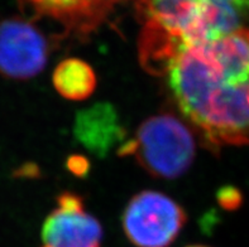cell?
I'll list each match as a JSON object with an SVG mask.
<instances>
[{"label":"cell","instance_id":"cell-12","mask_svg":"<svg viewBox=\"0 0 249 247\" xmlns=\"http://www.w3.org/2000/svg\"><path fill=\"white\" fill-rule=\"evenodd\" d=\"M189 247H206V246H201V245H195V246H189Z\"/></svg>","mask_w":249,"mask_h":247},{"label":"cell","instance_id":"cell-10","mask_svg":"<svg viewBox=\"0 0 249 247\" xmlns=\"http://www.w3.org/2000/svg\"><path fill=\"white\" fill-rule=\"evenodd\" d=\"M67 169L76 177H85L90 170V164L86 158L81 155H72L67 159Z\"/></svg>","mask_w":249,"mask_h":247},{"label":"cell","instance_id":"cell-8","mask_svg":"<svg viewBox=\"0 0 249 247\" xmlns=\"http://www.w3.org/2000/svg\"><path fill=\"white\" fill-rule=\"evenodd\" d=\"M56 91L67 100L81 101L92 95L96 75L92 67L79 58H67L57 65L52 75Z\"/></svg>","mask_w":249,"mask_h":247},{"label":"cell","instance_id":"cell-5","mask_svg":"<svg viewBox=\"0 0 249 247\" xmlns=\"http://www.w3.org/2000/svg\"><path fill=\"white\" fill-rule=\"evenodd\" d=\"M42 247H100L103 229L79 194L65 192L42 227Z\"/></svg>","mask_w":249,"mask_h":247},{"label":"cell","instance_id":"cell-3","mask_svg":"<svg viewBox=\"0 0 249 247\" xmlns=\"http://www.w3.org/2000/svg\"><path fill=\"white\" fill-rule=\"evenodd\" d=\"M186 223L182 207L166 194L143 191L129 200L122 225L126 237L137 247H167Z\"/></svg>","mask_w":249,"mask_h":247},{"label":"cell","instance_id":"cell-6","mask_svg":"<svg viewBox=\"0 0 249 247\" xmlns=\"http://www.w3.org/2000/svg\"><path fill=\"white\" fill-rule=\"evenodd\" d=\"M38 16L60 24L65 33L86 37L107 22L122 0H27Z\"/></svg>","mask_w":249,"mask_h":247},{"label":"cell","instance_id":"cell-1","mask_svg":"<svg viewBox=\"0 0 249 247\" xmlns=\"http://www.w3.org/2000/svg\"><path fill=\"white\" fill-rule=\"evenodd\" d=\"M139 52L149 72L166 77L178 109L208 145H249L248 28L193 44L153 32Z\"/></svg>","mask_w":249,"mask_h":247},{"label":"cell","instance_id":"cell-7","mask_svg":"<svg viewBox=\"0 0 249 247\" xmlns=\"http://www.w3.org/2000/svg\"><path fill=\"white\" fill-rule=\"evenodd\" d=\"M76 139L89 151L105 157L110 149L124 140L125 129L113 105L95 103L77 113L73 126Z\"/></svg>","mask_w":249,"mask_h":247},{"label":"cell","instance_id":"cell-4","mask_svg":"<svg viewBox=\"0 0 249 247\" xmlns=\"http://www.w3.org/2000/svg\"><path fill=\"white\" fill-rule=\"evenodd\" d=\"M50 56V44L39 29L23 18L0 20V75L29 80L41 73Z\"/></svg>","mask_w":249,"mask_h":247},{"label":"cell","instance_id":"cell-11","mask_svg":"<svg viewBox=\"0 0 249 247\" xmlns=\"http://www.w3.org/2000/svg\"><path fill=\"white\" fill-rule=\"evenodd\" d=\"M219 202L225 208H233V207H235L239 203V194H233V189L231 188L221 189L220 193H219Z\"/></svg>","mask_w":249,"mask_h":247},{"label":"cell","instance_id":"cell-9","mask_svg":"<svg viewBox=\"0 0 249 247\" xmlns=\"http://www.w3.org/2000/svg\"><path fill=\"white\" fill-rule=\"evenodd\" d=\"M200 9L218 24L224 33L244 28L249 20V0H183Z\"/></svg>","mask_w":249,"mask_h":247},{"label":"cell","instance_id":"cell-2","mask_svg":"<svg viewBox=\"0 0 249 247\" xmlns=\"http://www.w3.org/2000/svg\"><path fill=\"white\" fill-rule=\"evenodd\" d=\"M118 153L134 158L153 177L174 179L191 166L196 144L182 120L164 113L143 121L136 136L124 143Z\"/></svg>","mask_w":249,"mask_h":247}]
</instances>
